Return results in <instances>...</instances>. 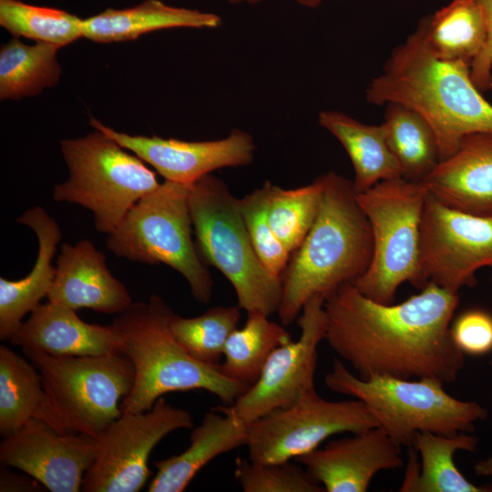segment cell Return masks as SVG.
<instances>
[{
	"label": "cell",
	"mask_w": 492,
	"mask_h": 492,
	"mask_svg": "<svg viewBox=\"0 0 492 492\" xmlns=\"http://www.w3.org/2000/svg\"><path fill=\"white\" fill-rule=\"evenodd\" d=\"M458 302V293L433 282L397 304L374 302L346 283L324 300V340L361 378L452 383L465 364L450 334Z\"/></svg>",
	"instance_id": "6da1fadb"
},
{
	"label": "cell",
	"mask_w": 492,
	"mask_h": 492,
	"mask_svg": "<svg viewBox=\"0 0 492 492\" xmlns=\"http://www.w3.org/2000/svg\"><path fill=\"white\" fill-rule=\"evenodd\" d=\"M365 98L376 106L399 103L420 114L436 133L441 159L454 153L466 135L492 133V104L474 85L470 66L436 57L422 19L393 49Z\"/></svg>",
	"instance_id": "7a4b0ae2"
},
{
	"label": "cell",
	"mask_w": 492,
	"mask_h": 492,
	"mask_svg": "<svg viewBox=\"0 0 492 492\" xmlns=\"http://www.w3.org/2000/svg\"><path fill=\"white\" fill-rule=\"evenodd\" d=\"M321 178L317 217L302 243L291 253L282 276L277 313L283 325L292 323L311 298L325 300L342 285L354 283L372 261V230L353 181L333 171Z\"/></svg>",
	"instance_id": "3957f363"
},
{
	"label": "cell",
	"mask_w": 492,
	"mask_h": 492,
	"mask_svg": "<svg viewBox=\"0 0 492 492\" xmlns=\"http://www.w3.org/2000/svg\"><path fill=\"white\" fill-rule=\"evenodd\" d=\"M173 312L159 296L133 302L112 324L122 338L120 353L133 364L135 378L120 404L122 413H140L171 392L205 390L224 405L232 404L249 385L226 376L218 365L192 358L169 329Z\"/></svg>",
	"instance_id": "277c9868"
},
{
	"label": "cell",
	"mask_w": 492,
	"mask_h": 492,
	"mask_svg": "<svg viewBox=\"0 0 492 492\" xmlns=\"http://www.w3.org/2000/svg\"><path fill=\"white\" fill-rule=\"evenodd\" d=\"M324 383L330 390L364 403L379 426L401 447H413L418 432L445 436L470 433L475 424L488 415L480 404L450 395L441 381L388 375L361 378L338 359L333 361Z\"/></svg>",
	"instance_id": "5b68a950"
},
{
	"label": "cell",
	"mask_w": 492,
	"mask_h": 492,
	"mask_svg": "<svg viewBox=\"0 0 492 492\" xmlns=\"http://www.w3.org/2000/svg\"><path fill=\"white\" fill-rule=\"evenodd\" d=\"M195 244L202 261L218 269L232 285L238 307L247 313H277L282 279L261 263L244 223L239 199L226 183L208 174L190 186Z\"/></svg>",
	"instance_id": "8992f818"
},
{
	"label": "cell",
	"mask_w": 492,
	"mask_h": 492,
	"mask_svg": "<svg viewBox=\"0 0 492 492\" xmlns=\"http://www.w3.org/2000/svg\"><path fill=\"white\" fill-rule=\"evenodd\" d=\"M190 186L164 180L140 199L107 237L114 255L178 272L199 302H210L213 282L192 240Z\"/></svg>",
	"instance_id": "52a82bcc"
},
{
	"label": "cell",
	"mask_w": 492,
	"mask_h": 492,
	"mask_svg": "<svg viewBox=\"0 0 492 492\" xmlns=\"http://www.w3.org/2000/svg\"><path fill=\"white\" fill-rule=\"evenodd\" d=\"M60 149L69 176L53 188V200L90 210L98 232L110 233L160 184L145 161L98 129L63 139Z\"/></svg>",
	"instance_id": "ba28073f"
},
{
	"label": "cell",
	"mask_w": 492,
	"mask_h": 492,
	"mask_svg": "<svg viewBox=\"0 0 492 492\" xmlns=\"http://www.w3.org/2000/svg\"><path fill=\"white\" fill-rule=\"evenodd\" d=\"M427 190L403 177L383 180L356 193L373 235L368 270L353 284L366 297L394 303L405 282L422 290L427 282L419 266L420 221Z\"/></svg>",
	"instance_id": "9c48e42d"
},
{
	"label": "cell",
	"mask_w": 492,
	"mask_h": 492,
	"mask_svg": "<svg viewBox=\"0 0 492 492\" xmlns=\"http://www.w3.org/2000/svg\"><path fill=\"white\" fill-rule=\"evenodd\" d=\"M22 350L38 370L49 405L66 432L97 438L121 415L119 402L135 378L133 364L124 354L78 356Z\"/></svg>",
	"instance_id": "30bf717a"
},
{
	"label": "cell",
	"mask_w": 492,
	"mask_h": 492,
	"mask_svg": "<svg viewBox=\"0 0 492 492\" xmlns=\"http://www.w3.org/2000/svg\"><path fill=\"white\" fill-rule=\"evenodd\" d=\"M374 426L378 421L362 401L326 400L313 389L250 424L246 446L251 460L281 463L311 453L333 435Z\"/></svg>",
	"instance_id": "8fae6325"
},
{
	"label": "cell",
	"mask_w": 492,
	"mask_h": 492,
	"mask_svg": "<svg viewBox=\"0 0 492 492\" xmlns=\"http://www.w3.org/2000/svg\"><path fill=\"white\" fill-rule=\"evenodd\" d=\"M190 413L159 398L140 413H122L98 436L96 457L85 474L81 491L138 492L148 482L152 449L166 436L191 429Z\"/></svg>",
	"instance_id": "7c38bea8"
},
{
	"label": "cell",
	"mask_w": 492,
	"mask_h": 492,
	"mask_svg": "<svg viewBox=\"0 0 492 492\" xmlns=\"http://www.w3.org/2000/svg\"><path fill=\"white\" fill-rule=\"evenodd\" d=\"M419 266L425 282L458 293L476 284V273L492 269V216L450 208L428 194L419 234Z\"/></svg>",
	"instance_id": "4fadbf2b"
},
{
	"label": "cell",
	"mask_w": 492,
	"mask_h": 492,
	"mask_svg": "<svg viewBox=\"0 0 492 492\" xmlns=\"http://www.w3.org/2000/svg\"><path fill=\"white\" fill-rule=\"evenodd\" d=\"M298 340L275 348L258 379L232 404L214 407L235 415L249 425L265 415L288 407L314 388L317 353L326 333L324 299L314 296L305 302L297 320Z\"/></svg>",
	"instance_id": "5bb4252c"
},
{
	"label": "cell",
	"mask_w": 492,
	"mask_h": 492,
	"mask_svg": "<svg viewBox=\"0 0 492 492\" xmlns=\"http://www.w3.org/2000/svg\"><path fill=\"white\" fill-rule=\"evenodd\" d=\"M97 450L96 437L59 433L33 418L3 437L0 463L21 470L51 492H78Z\"/></svg>",
	"instance_id": "9a60e30c"
},
{
	"label": "cell",
	"mask_w": 492,
	"mask_h": 492,
	"mask_svg": "<svg viewBox=\"0 0 492 492\" xmlns=\"http://www.w3.org/2000/svg\"><path fill=\"white\" fill-rule=\"evenodd\" d=\"M89 124L150 165L166 180L185 185L219 169L250 165L256 149L252 136L238 128L220 139L185 141L117 131L93 117Z\"/></svg>",
	"instance_id": "2e32d148"
},
{
	"label": "cell",
	"mask_w": 492,
	"mask_h": 492,
	"mask_svg": "<svg viewBox=\"0 0 492 492\" xmlns=\"http://www.w3.org/2000/svg\"><path fill=\"white\" fill-rule=\"evenodd\" d=\"M296 461L327 492H365L380 471L404 466L401 446L381 426L331 440Z\"/></svg>",
	"instance_id": "e0dca14e"
},
{
	"label": "cell",
	"mask_w": 492,
	"mask_h": 492,
	"mask_svg": "<svg viewBox=\"0 0 492 492\" xmlns=\"http://www.w3.org/2000/svg\"><path fill=\"white\" fill-rule=\"evenodd\" d=\"M106 261L88 240L62 244L47 301L76 311L87 308L117 315L125 312L134 302Z\"/></svg>",
	"instance_id": "ac0fdd59"
},
{
	"label": "cell",
	"mask_w": 492,
	"mask_h": 492,
	"mask_svg": "<svg viewBox=\"0 0 492 492\" xmlns=\"http://www.w3.org/2000/svg\"><path fill=\"white\" fill-rule=\"evenodd\" d=\"M420 183L450 208L492 216V133L466 135Z\"/></svg>",
	"instance_id": "d6986e66"
},
{
	"label": "cell",
	"mask_w": 492,
	"mask_h": 492,
	"mask_svg": "<svg viewBox=\"0 0 492 492\" xmlns=\"http://www.w3.org/2000/svg\"><path fill=\"white\" fill-rule=\"evenodd\" d=\"M22 349L54 355H103L120 353L122 338L110 325L88 323L76 310L47 301L23 321L9 340Z\"/></svg>",
	"instance_id": "ffe728a7"
},
{
	"label": "cell",
	"mask_w": 492,
	"mask_h": 492,
	"mask_svg": "<svg viewBox=\"0 0 492 492\" xmlns=\"http://www.w3.org/2000/svg\"><path fill=\"white\" fill-rule=\"evenodd\" d=\"M16 222L29 227L38 241L36 260L30 272L17 281L0 277V339L10 340L24 316L47 296L56 274L52 265L62 231L57 222L40 206L25 210Z\"/></svg>",
	"instance_id": "44dd1931"
},
{
	"label": "cell",
	"mask_w": 492,
	"mask_h": 492,
	"mask_svg": "<svg viewBox=\"0 0 492 492\" xmlns=\"http://www.w3.org/2000/svg\"><path fill=\"white\" fill-rule=\"evenodd\" d=\"M248 425L232 414L212 408L192 429L182 453L154 462L157 473L149 492H181L198 472L220 455L246 446Z\"/></svg>",
	"instance_id": "7402d4cb"
},
{
	"label": "cell",
	"mask_w": 492,
	"mask_h": 492,
	"mask_svg": "<svg viewBox=\"0 0 492 492\" xmlns=\"http://www.w3.org/2000/svg\"><path fill=\"white\" fill-rule=\"evenodd\" d=\"M220 17L213 13L145 0L127 8H107L83 18V37L97 43L133 41L140 36L169 28H216Z\"/></svg>",
	"instance_id": "603a6c76"
},
{
	"label": "cell",
	"mask_w": 492,
	"mask_h": 492,
	"mask_svg": "<svg viewBox=\"0 0 492 492\" xmlns=\"http://www.w3.org/2000/svg\"><path fill=\"white\" fill-rule=\"evenodd\" d=\"M477 436L468 433L445 436L432 432L416 433L410 459L400 491L407 492H492L491 485L477 486L466 479L454 462L457 451L474 452Z\"/></svg>",
	"instance_id": "cb8c5ba5"
},
{
	"label": "cell",
	"mask_w": 492,
	"mask_h": 492,
	"mask_svg": "<svg viewBox=\"0 0 492 492\" xmlns=\"http://www.w3.org/2000/svg\"><path fill=\"white\" fill-rule=\"evenodd\" d=\"M319 125L343 147L354 171L353 186L364 192L380 181L402 177L384 124L367 125L336 110L321 111Z\"/></svg>",
	"instance_id": "d4e9b609"
},
{
	"label": "cell",
	"mask_w": 492,
	"mask_h": 492,
	"mask_svg": "<svg viewBox=\"0 0 492 492\" xmlns=\"http://www.w3.org/2000/svg\"><path fill=\"white\" fill-rule=\"evenodd\" d=\"M46 422L66 434L55 415L41 375L26 357L6 345L0 346V435L5 437L20 429L30 419Z\"/></svg>",
	"instance_id": "484cf974"
},
{
	"label": "cell",
	"mask_w": 492,
	"mask_h": 492,
	"mask_svg": "<svg viewBox=\"0 0 492 492\" xmlns=\"http://www.w3.org/2000/svg\"><path fill=\"white\" fill-rule=\"evenodd\" d=\"M421 19L427 46L438 59L470 66L485 46L487 22L476 0H453Z\"/></svg>",
	"instance_id": "4316f807"
},
{
	"label": "cell",
	"mask_w": 492,
	"mask_h": 492,
	"mask_svg": "<svg viewBox=\"0 0 492 492\" xmlns=\"http://www.w3.org/2000/svg\"><path fill=\"white\" fill-rule=\"evenodd\" d=\"M384 106L383 124L402 177L421 182L441 160L436 133L414 109L395 102Z\"/></svg>",
	"instance_id": "83f0119b"
},
{
	"label": "cell",
	"mask_w": 492,
	"mask_h": 492,
	"mask_svg": "<svg viewBox=\"0 0 492 492\" xmlns=\"http://www.w3.org/2000/svg\"><path fill=\"white\" fill-rule=\"evenodd\" d=\"M60 47L42 42L34 45L13 37L0 48V98L21 99L38 95L57 84Z\"/></svg>",
	"instance_id": "f1b7e54d"
},
{
	"label": "cell",
	"mask_w": 492,
	"mask_h": 492,
	"mask_svg": "<svg viewBox=\"0 0 492 492\" xmlns=\"http://www.w3.org/2000/svg\"><path fill=\"white\" fill-rule=\"evenodd\" d=\"M243 327L229 336L220 370L228 377L252 384L259 377L272 351L292 340L290 333L269 315L261 312L247 313Z\"/></svg>",
	"instance_id": "f546056e"
},
{
	"label": "cell",
	"mask_w": 492,
	"mask_h": 492,
	"mask_svg": "<svg viewBox=\"0 0 492 492\" xmlns=\"http://www.w3.org/2000/svg\"><path fill=\"white\" fill-rule=\"evenodd\" d=\"M83 18L66 10L0 0V26L13 37L66 46L83 37Z\"/></svg>",
	"instance_id": "4dcf8cb0"
},
{
	"label": "cell",
	"mask_w": 492,
	"mask_h": 492,
	"mask_svg": "<svg viewBox=\"0 0 492 492\" xmlns=\"http://www.w3.org/2000/svg\"><path fill=\"white\" fill-rule=\"evenodd\" d=\"M321 176L312 183L283 189L269 181L268 220L285 248L293 252L302 243L320 209Z\"/></svg>",
	"instance_id": "1f68e13d"
},
{
	"label": "cell",
	"mask_w": 492,
	"mask_h": 492,
	"mask_svg": "<svg viewBox=\"0 0 492 492\" xmlns=\"http://www.w3.org/2000/svg\"><path fill=\"white\" fill-rule=\"evenodd\" d=\"M241 319L237 306H215L202 314L185 318L172 313L169 329L178 343L195 360L220 364L225 343Z\"/></svg>",
	"instance_id": "d6a6232c"
},
{
	"label": "cell",
	"mask_w": 492,
	"mask_h": 492,
	"mask_svg": "<svg viewBox=\"0 0 492 492\" xmlns=\"http://www.w3.org/2000/svg\"><path fill=\"white\" fill-rule=\"evenodd\" d=\"M269 180L239 199L240 210L253 248L264 267L281 278L291 253L278 239L268 220Z\"/></svg>",
	"instance_id": "836d02e7"
},
{
	"label": "cell",
	"mask_w": 492,
	"mask_h": 492,
	"mask_svg": "<svg viewBox=\"0 0 492 492\" xmlns=\"http://www.w3.org/2000/svg\"><path fill=\"white\" fill-rule=\"evenodd\" d=\"M235 478L244 492H323L303 467L289 461L261 463L238 457Z\"/></svg>",
	"instance_id": "e575fe53"
},
{
	"label": "cell",
	"mask_w": 492,
	"mask_h": 492,
	"mask_svg": "<svg viewBox=\"0 0 492 492\" xmlns=\"http://www.w3.org/2000/svg\"><path fill=\"white\" fill-rule=\"evenodd\" d=\"M450 334L464 354H487L492 352V314L482 309L465 311L451 323Z\"/></svg>",
	"instance_id": "d590c367"
},
{
	"label": "cell",
	"mask_w": 492,
	"mask_h": 492,
	"mask_svg": "<svg viewBox=\"0 0 492 492\" xmlns=\"http://www.w3.org/2000/svg\"><path fill=\"white\" fill-rule=\"evenodd\" d=\"M483 9L487 22V40L479 55L470 65L474 85L481 91L492 89V0H476Z\"/></svg>",
	"instance_id": "8d00e7d4"
},
{
	"label": "cell",
	"mask_w": 492,
	"mask_h": 492,
	"mask_svg": "<svg viewBox=\"0 0 492 492\" xmlns=\"http://www.w3.org/2000/svg\"><path fill=\"white\" fill-rule=\"evenodd\" d=\"M40 484L35 478H27L26 477L16 475L6 469V466H2L0 472V491H38Z\"/></svg>",
	"instance_id": "74e56055"
},
{
	"label": "cell",
	"mask_w": 492,
	"mask_h": 492,
	"mask_svg": "<svg viewBox=\"0 0 492 492\" xmlns=\"http://www.w3.org/2000/svg\"><path fill=\"white\" fill-rule=\"evenodd\" d=\"M474 471L477 476L492 477V454L482 460H479L474 466Z\"/></svg>",
	"instance_id": "f35d334b"
},
{
	"label": "cell",
	"mask_w": 492,
	"mask_h": 492,
	"mask_svg": "<svg viewBox=\"0 0 492 492\" xmlns=\"http://www.w3.org/2000/svg\"><path fill=\"white\" fill-rule=\"evenodd\" d=\"M262 0H230L231 4H242V3H248V4H255ZM300 5L307 6V7H317L323 0H295Z\"/></svg>",
	"instance_id": "ab89813d"
},
{
	"label": "cell",
	"mask_w": 492,
	"mask_h": 492,
	"mask_svg": "<svg viewBox=\"0 0 492 492\" xmlns=\"http://www.w3.org/2000/svg\"><path fill=\"white\" fill-rule=\"evenodd\" d=\"M489 365H490V368H491V371H492V359L489 361Z\"/></svg>",
	"instance_id": "60d3db41"
},
{
	"label": "cell",
	"mask_w": 492,
	"mask_h": 492,
	"mask_svg": "<svg viewBox=\"0 0 492 492\" xmlns=\"http://www.w3.org/2000/svg\"><path fill=\"white\" fill-rule=\"evenodd\" d=\"M491 282H492V274H491Z\"/></svg>",
	"instance_id": "b9f144b4"
}]
</instances>
